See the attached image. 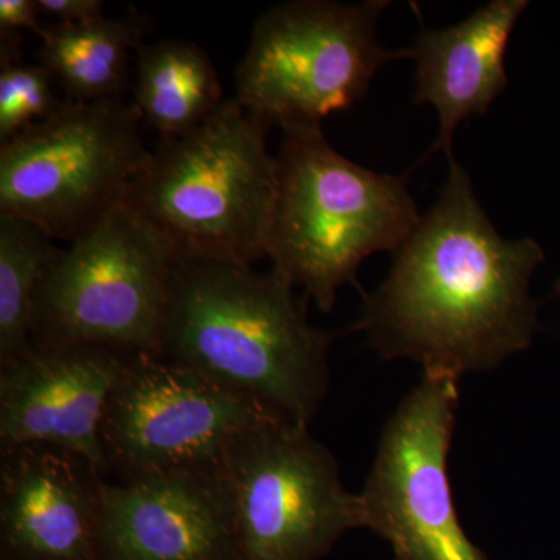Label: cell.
I'll use <instances>...</instances> for the list:
<instances>
[{
	"label": "cell",
	"mask_w": 560,
	"mask_h": 560,
	"mask_svg": "<svg viewBox=\"0 0 560 560\" xmlns=\"http://www.w3.org/2000/svg\"><path fill=\"white\" fill-rule=\"evenodd\" d=\"M440 198L393 254L353 331L383 360H411L425 375L493 371L533 345L539 304L530 279L539 242L504 238L455 158Z\"/></svg>",
	"instance_id": "1"
},
{
	"label": "cell",
	"mask_w": 560,
	"mask_h": 560,
	"mask_svg": "<svg viewBox=\"0 0 560 560\" xmlns=\"http://www.w3.org/2000/svg\"><path fill=\"white\" fill-rule=\"evenodd\" d=\"M308 302L272 268L176 260L161 355L308 427L329 394L335 338L308 323Z\"/></svg>",
	"instance_id": "2"
},
{
	"label": "cell",
	"mask_w": 560,
	"mask_h": 560,
	"mask_svg": "<svg viewBox=\"0 0 560 560\" xmlns=\"http://www.w3.org/2000/svg\"><path fill=\"white\" fill-rule=\"evenodd\" d=\"M267 131L235 98L224 101L200 127L161 139L121 202L176 260L253 267L268 259L278 197Z\"/></svg>",
	"instance_id": "3"
},
{
	"label": "cell",
	"mask_w": 560,
	"mask_h": 560,
	"mask_svg": "<svg viewBox=\"0 0 560 560\" xmlns=\"http://www.w3.org/2000/svg\"><path fill=\"white\" fill-rule=\"evenodd\" d=\"M268 259L320 312L357 285L361 264L394 254L422 215L405 176L372 172L338 153L323 128L283 132Z\"/></svg>",
	"instance_id": "4"
},
{
	"label": "cell",
	"mask_w": 560,
	"mask_h": 560,
	"mask_svg": "<svg viewBox=\"0 0 560 560\" xmlns=\"http://www.w3.org/2000/svg\"><path fill=\"white\" fill-rule=\"evenodd\" d=\"M389 5L296 0L265 11L235 75V101L267 128H323L326 117L368 94L386 62L408 58V49L388 50L377 40Z\"/></svg>",
	"instance_id": "5"
},
{
	"label": "cell",
	"mask_w": 560,
	"mask_h": 560,
	"mask_svg": "<svg viewBox=\"0 0 560 560\" xmlns=\"http://www.w3.org/2000/svg\"><path fill=\"white\" fill-rule=\"evenodd\" d=\"M175 264L160 235L120 202L44 272L32 346L161 355Z\"/></svg>",
	"instance_id": "6"
},
{
	"label": "cell",
	"mask_w": 560,
	"mask_h": 560,
	"mask_svg": "<svg viewBox=\"0 0 560 560\" xmlns=\"http://www.w3.org/2000/svg\"><path fill=\"white\" fill-rule=\"evenodd\" d=\"M135 103L66 102L55 116L0 145V213L54 241L90 234L120 205L150 160Z\"/></svg>",
	"instance_id": "7"
},
{
	"label": "cell",
	"mask_w": 560,
	"mask_h": 560,
	"mask_svg": "<svg viewBox=\"0 0 560 560\" xmlns=\"http://www.w3.org/2000/svg\"><path fill=\"white\" fill-rule=\"evenodd\" d=\"M243 560H320L364 528L359 493L341 481L334 453L308 427L268 418L224 456Z\"/></svg>",
	"instance_id": "8"
},
{
	"label": "cell",
	"mask_w": 560,
	"mask_h": 560,
	"mask_svg": "<svg viewBox=\"0 0 560 560\" xmlns=\"http://www.w3.org/2000/svg\"><path fill=\"white\" fill-rule=\"evenodd\" d=\"M275 416L184 364L154 353H128L103 416L106 477L127 482L219 466L238 438Z\"/></svg>",
	"instance_id": "9"
},
{
	"label": "cell",
	"mask_w": 560,
	"mask_h": 560,
	"mask_svg": "<svg viewBox=\"0 0 560 560\" xmlns=\"http://www.w3.org/2000/svg\"><path fill=\"white\" fill-rule=\"evenodd\" d=\"M458 378L422 374L388 422L359 493L364 528L401 560H489L459 522L448 453L459 405Z\"/></svg>",
	"instance_id": "10"
},
{
	"label": "cell",
	"mask_w": 560,
	"mask_h": 560,
	"mask_svg": "<svg viewBox=\"0 0 560 560\" xmlns=\"http://www.w3.org/2000/svg\"><path fill=\"white\" fill-rule=\"evenodd\" d=\"M102 560H243L224 463L102 489Z\"/></svg>",
	"instance_id": "11"
},
{
	"label": "cell",
	"mask_w": 560,
	"mask_h": 560,
	"mask_svg": "<svg viewBox=\"0 0 560 560\" xmlns=\"http://www.w3.org/2000/svg\"><path fill=\"white\" fill-rule=\"evenodd\" d=\"M127 355L32 346L0 366V447L49 445L86 459L106 478L103 416Z\"/></svg>",
	"instance_id": "12"
},
{
	"label": "cell",
	"mask_w": 560,
	"mask_h": 560,
	"mask_svg": "<svg viewBox=\"0 0 560 560\" xmlns=\"http://www.w3.org/2000/svg\"><path fill=\"white\" fill-rule=\"evenodd\" d=\"M105 480L60 448L0 447V560H102Z\"/></svg>",
	"instance_id": "13"
},
{
	"label": "cell",
	"mask_w": 560,
	"mask_h": 560,
	"mask_svg": "<svg viewBox=\"0 0 560 560\" xmlns=\"http://www.w3.org/2000/svg\"><path fill=\"white\" fill-rule=\"evenodd\" d=\"M528 5L526 0H493L452 27L422 25L408 58L416 61V105H431L440 117L429 154L444 151L452 160L460 121L486 116L506 90L508 47Z\"/></svg>",
	"instance_id": "14"
},
{
	"label": "cell",
	"mask_w": 560,
	"mask_h": 560,
	"mask_svg": "<svg viewBox=\"0 0 560 560\" xmlns=\"http://www.w3.org/2000/svg\"><path fill=\"white\" fill-rule=\"evenodd\" d=\"M142 36L143 21L135 11L116 20L51 24L40 38L38 62L70 102L116 101L127 90Z\"/></svg>",
	"instance_id": "15"
},
{
	"label": "cell",
	"mask_w": 560,
	"mask_h": 560,
	"mask_svg": "<svg viewBox=\"0 0 560 560\" xmlns=\"http://www.w3.org/2000/svg\"><path fill=\"white\" fill-rule=\"evenodd\" d=\"M136 57L132 103L161 139L178 138L200 127L223 105L219 75L197 44L161 40L140 47Z\"/></svg>",
	"instance_id": "16"
},
{
	"label": "cell",
	"mask_w": 560,
	"mask_h": 560,
	"mask_svg": "<svg viewBox=\"0 0 560 560\" xmlns=\"http://www.w3.org/2000/svg\"><path fill=\"white\" fill-rule=\"evenodd\" d=\"M60 250L35 224L0 213V366L32 349L33 302Z\"/></svg>",
	"instance_id": "17"
},
{
	"label": "cell",
	"mask_w": 560,
	"mask_h": 560,
	"mask_svg": "<svg viewBox=\"0 0 560 560\" xmlns=\"http://www.w3.org/2000/svg\"><path fill=\"white\" fill-rule=\"evenodd\" d=\"M20 46V38L0 44V145L55 116L68 102L58 97L49 70L21 61Z\"/></svg>",
	"instance_id": "18"
},
{
	"label": "cell",
	"mask_w": 560,
	"mask_h": 560,
	"mask_svg": "<svg viewBox=\"0 0 560 560\" xmlns=\"http://www.w3.org/2000/svg\"><path fill=\"white\" fill-rule=\"evenodd\" d=\"M40 16L51 18L55 24H86L105 18L101 0H36Z\"/></svg>",
	"instance_id": "19"
},
{
	"label": "cell",
	"mask_w": 560,
	"mask_h": 560,
	"mask_svg": "<svg viewBox=\"0 0 560 560\" xmlns=\"http://www.w3.org/2000/svg\"><path fill=\"white\" fill-rule=\"evenodd\" d=\"M36 0H0V36H20L28 31L43 38L46 27L40 25Z\"/></svg>",
	"instance_id": "20"
},
{
	"label": "cell",
	"mask_w": 560,
	"mask_h": 560,
	"mask_svg": "<svg viewBox=\"0 0 560 560\" xmlns=\"http://www.w3.org/2000/svg\"><path fill=\"white\" fill-rule=\"evenodd\" d=\"M555 296H558L560 300V278L555 283Z\"/></svg>",
	"instance_id": "21"
},
{
	"label": "cell",
	"mask_w": 560,
	"mask_h": 560,
	"mask_svg": "<svg viewBox=\"0 0 560 560\" xmlns=\"http://www.w3.org/2000/svg\"><path fill=\"white\" fill-rule=\"evenodd\" d=\"M396 560H401V559H396Z\"/></svg>",
	"instance_id": "22"
}]
</instances>
